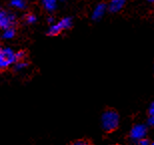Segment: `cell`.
<instances>
[{
    "label": "cell",
    "mask_w": 154,
    "mask_h": 145,
    "mask_svg": "<svg viewBox=\"0 0 154 145\" xmlns=\"http://www.w3.org/2000/svg\"><path fill=\"white\" fill-rule=\"evenodd\" d=\"M42 4L47 11L51 12L56 9L57 0H42Z\"/></svg>",
    "instance_id": "obj_8"
},
{
    "label": "cell",
    "mask_w": 154,
    "mask_h": 145,
    "mask_svg": "<svg viewBox=\"0 0 154 145\" xmlns=\"http://www.w3.org/2000/svg\"><path fill=\"white\" fill-rule=\"evenodd\" d=\"M148 1H150V2H154V0H148Z\"/></svg>",
    "instance_id": "obj_18"
},
{
    "label": "cell",
    "mask_w": 154,
    "mask_h": 145,
    "mask_svg": "<svg viewBox=\"0 0 154 145\" xmlns=\"http://www.w3.org/2000/svg\"><path fill=\"white\" fill-rule=\"evenodd\" d=\"M85 144H87V143L84 142V141H77V142L73 143V144H71V145H85Z\"/></svg>",
    "instance_id": "obj_17"
},
{
    "label": "cell",
    "mask_w": 154,
    "mask_h": 145,
    "mask_svg": "<svg viewBox=\"0 0 154 145\" xmlns=\"http://www.w3.org/2000/svg\"><path fill=\"white\" fill-rule=\"evenodd\" d=\"M107 10V5L105 3H99L96 7L94 8L93 12H92V19L93 20H100L105 14Z\"/></svg>",
    "instance_id": "obj_6"
},
{
    "label": "cell",
    "mask_w": 154,
    "mask_h": 145,
    "mask_svg": "<svg viewBox=\"0 0 154 145\" xmlns=\"http://www.w3.org/2000/svg\"><path fill=\"white\" fill-rule=\"evenodd\" d=\"M127 0H111L108 5V10L111 13H117L124 7Z\"/></svg>",
    "instance_id": "obj_7"
},
{
    "label": "cell",
    "mask_w": 154,
    "mask_h": 145,
    "mask_svg": "<svg viewBox=\"0 0 154 145\" xmlns=\"http://www.w3.org/2000/svg\"><path fill=\"white\" fill-rule=\"evenodd\" d=\"M26 56V53L24 51H19L17 53H15V57H16V62H19V61H23V59L25 58Z\"/></svg>",
    "instance_id": "obj_11"
},
{
    "label": "cell",
    "mask_w": 154,
    "mask_h": 145,
    "mask_svg": "<svg viewBox=\"0 0 154 145\" xmlns=\"http://www.w3.org/2000/svg\"><path fill=\"white\" fill-rule=\"evenodd\" d=\"M85 145H88V144H85Z\"/></svg>",
    "instance_id": "obj_20"
},
{
    "label": "cell",
    "mask_w": 154,
    "mask_h": 145,
    "mask_svg": "<svg viewBox=\"0 0 154 145\" xmlns=\"http://www.w3.org/2000/svg\"><path fill=\"white\" fill-rule=\"evenodd\" d=\"M149 115H154V103L149 107Z\"/></svg>",
    "instance_id": "obj_15"
},
{
    "label": "cell",
    "mask_w": 154,
    "mask_h": 145,
    "mask_svg": "<svg viewBox=\"0 0 154 145\" xmlns=\"http://www.w3.org/2000/svg\"><path fill=\"white\" fill-rule=\"evenodd\" d=\"M148 123L150 125H154V115H150L148 119Z\"/></svg>",
    "instance_id": "obj_16"
},
{
    "label": "cell",
    "mask_w": 154,
    "mask_h": 145,
    "mask_svg": "<svg viewBox=\"0 0 154 145\" xmlns=\"http://www.w3.org/2000/svg\"><path fill=\"white\" fill-rule=\"evenodd\" d=\"M15 18L13 15L0 9V28L4 30L10 28V27L13 26Z\"/></svg>",
    "instance_id": "obj_4"
},
{
    "label": "cell",
    "mask_w": 154,
    "mask_h": 145,
    "mask_svg": "<svg viewBox=\"0 0 154 145\" xmlns=\"http://www.w3.org/2000/svg\"><path fill=\"white\" fill-rule=\"evenodd\" d=\"M35 21H36V17L34 16V15L29 14V15H27V16H26V22L28 23V24L35 23Z\"/></svg>",
    "instance_id": "obj_13"
},
{
    "label": "cell",
    "mask_w": 154,
    "mask_h": 145,
    "mask_svg": "<svg viewBox=\"0 0 154 145\" xmlns=\"http://www.w3.org/2000/svg\"><path fill=\"white\" fill-rule=\"evenodd\" d=\"M137 145H150V143H149V141L147 139H144V138H143V139L138 140Z\"/></svg>",
    "instance_id": "obj_14"
},
{
    "label": "cell",
    "mask_w": 154,
    "mask_h": 145,
    "mask_svg": "<svg viewBox=\"0 0 154 145\" xmlns=\"http://www.w3.org/2000/svg\"><path fill=\"white\" fill-rule=\"evenodd\" d=\"M72 26V20L71 18L66 17L60 20L59 22L52 24L48 29V35L49 36H57L62 32L63 30L69 29Z\"/></svg>",
    "instance_id": "obj_2"
},
{
    "label": "cell",
    "mask_w": 154,
    "mask_h": 145,
    "mask_svg": "<svg viewBox=\"0 0 154 145\" xmlns=\"http://www.w3.org/2000/svg\"><path fill=\"white\" fill-rule=\"evenodd\" d=\"M11 5L15 8L23 9L25 7V0H11Z\"/></svg>",
    "instance_id": "obj_10"
},
{
    "label": "cell",
    "mask_w": 154,
    "mask_h": 145,
    "mask_svg": "<svg viewBox=\"0 0 154 145\" xmlns=\"http://www.w3.org/2000/svg\"><path fill=\"white\" fill-rule=\"evenodd\" d=\"M102 126L107 132L113 131L119 124V115L114 110H107L102 115Z\"/></svg>",
    "instance_id": "obj_1"
},
{
    "label": "cell",
    "mask_w": 154,
    "mask_h": 145,
    "mask_svg": "<svg viewBox=\"0 0 154 145\" xmlns=\"http://www.w3.org/2000/svg\"><path fill=\"white\" fill-rule=\"evenodd\" d=\"M15 36V30L13 27H10V28H7L4 30L3 32V38L4 39H11Z\"/></svg>",
    "instance_id": "obj_9"
},
{
    "label": "cell",
    "mask_w": 154,
    "mask_h": 145,
    "mask_svg": "<svg viewBox=\"0 0 154 145\" xmlns=\"http://www.w3.org/2000/svg\"><path fill=\"white\" fill-rule=\"evenodd\" d=\"M150 145H154V142H152L151 144H150Z\"/></svg>",
    "instance_id": "obj_19"
},
{
    "label": "cell",
    "mask_w": 154,
    "mask_h": 145,
    "mask_svg": "<svg viewBox=\"0 0 154 145\" xmlns=\"http://www.w3.org/2000/svg\"><path fill=\"white\" fill-rule=\"evenodd\" d=\"M146 132H147V129L145 125L137 124L133 126V128L131 129L130 136L132 139H134V140H140V139H143V137L146 135Z\"/></svg>",
    "instance_id": "obj_5"
},
{
    "label": "cell",
    "mask_w": 154,
    "mask_h": 145,
    "mask_svg": "<svg viewBox=\"0 0 154 145\" xmlns=\"http://www.w3.org/2000/svg\"><path fill=\"white\" fill-rule=\"evenodd\" d=\"M16 62L15 53L11 49H0V70L6 69Z\"/></svg>",
    "instance_id": "obj_3"
},
{
    "label": "cell",
    "mask_w": 154,
    "mask_h": 145,
    "mask_svg": "<svg viewBox=\"0 0 154 145\" xmlns=\"http://www.w3.org/2000/svg\"><path fill=\"white\" fill-rule=\"evenodd\" d=\"M26 67H27V63H25V62H23V61H19V62H17L16 65H15V70L19 71V70L24 69V68H26Z\"/></svg>",
    "instance_id": "obj_12"
}]
</instances>
